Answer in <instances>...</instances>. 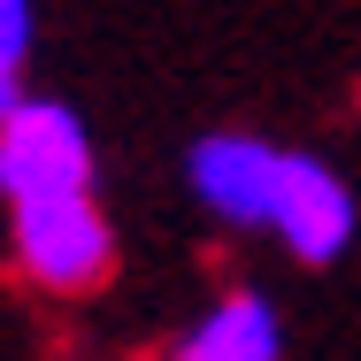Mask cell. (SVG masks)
<instances>
[{
  "mask_svg": "<svg viewBox=\"0 0 361 361\" xmlns=\"http://www.w3.org/2000/svg\"><path fill=\"white\" fill-rule=\"evenodd\" d=\"M0 192L8 208L92 200V139L62 100H0Z\"/></svg>",
  "mask_w": 361,
  "mask_h": 361,
  "instance_id": "6da1fadb",
  "label": "cell"
},
{
  "mask_svg": "<svg viewBox=\"0 0 361 361\" xmlns=\"http://www.w3.org/2000/svg\"><path fill=\"white\" fill-rule=\"evenodd\" d=\"M8 246H16V269L39 292H100L116 269V231L92 200H47V208H8Z\"/></svg>",
  "mask_w": 361,
  "mask_h": 361,
  "instance_id": "7a4b0ae2",
  "label": "cell"
},
{
  "mask_svg": "<svg viewBox=\"0 0 361 361\" xmlns=\"http://www.w3.org/2000/svg\"><path fill=\"white\" fill-rule=\"evenodd\" d=\"M185 185L208 216L238 223V231H269L277 192H285V146L254 139V131H208L185 154Z\"/></svg>",
  "mask_w": 361,
  "mask_h": 361,
  "instance_id": "3957f363",
  "label": "cell"
},
{
  "mask_svg": "<svg viewBox=\"0 0 361 361\" xmlns=\"http://www.w3.org/2000/svg\"><path fill=\"white\" fill-rule=\"evenodd\" d=\"M354 185L331 169V161H315V154H285V192H277V238H285L292 262H338L346 246H354Z\"/></svg>",
  "mask_w": 361,
  "mask_h": 361,
  "instance_id": "277c9868",
  "label": "cell"
},
{
  "mask_svg": "<svg viewBox=\"0 0 361 361\" xmlns=\"http://www.w3.org/2000/svg\"><path fill=\"white\" fill-rule=\"evenodd\" d=\"M285 354V331H277V307L262 292H223L216 307L177 338L169 361H277Z\"/></svg>",
  "mask_w": 361,
  "mask_h": 361,
  "instance_id": "5b68a950",
  "label": "cell"
},
{
  "mask_svg": "<svg viewBox=\"0 0 361 361\" xmlns=\"http://www.w3.org/2000/svg\"><path fill=\"white\" fill-rule=\"evenodd\" d=\"M31 39H39V16H31L23 0H8V8H0V77H8V92H0V100H16V92H23L16 77H23V62H31Z\"/></svg>",
  "mask_w": 361,
  "mask_h": 361,
  "instance_id": "8992f818",
  "label": "cell"
}]
</instances>
